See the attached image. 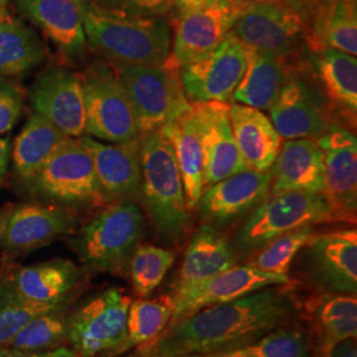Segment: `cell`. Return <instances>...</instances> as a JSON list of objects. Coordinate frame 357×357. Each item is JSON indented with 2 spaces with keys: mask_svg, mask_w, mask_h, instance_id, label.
<instances>
[{
  "mask_svg": "<svg viewBox=\"0 0 357 357\" xmlns=\"http://www.w3.org/2000/svg\"><path fill=\"white\" fill-rule=\"evenodd\" d=\"M245 66V47L229 32L213 51L180 66L187 100L190 102H231Z\"/></svg>",
  "mask_w": 357,
  "mask_h": 357,
  "instance_id": "cell-11",
  "label": "cell"
},
{
  "mask_svg": "<svg viewBox=\"0 0 357 357\" xmlns=\"http://www.w3.org/2000/svg\"><path fill=\"white\" fill-rule=\"evenodd\" d=\"M89 151L105 205L141 196L142 135L134 141L103 144L82 135L78 138Z\"/></svg>",
  "mask_w": 357,
  "mask_h": 357,
  "instance_id": "cell-19",
  "label": "cell"
},
{
  "mask_svg": "<svg viewBox=\"0 0 357 357\" xmlns=\"http://www.w3.org/2000/svg\"><path fill=\"white\" fill-rule=\"evenodd\" d=\"M286 1H287V3H290V4H291V0H286Z\"/></svg>",
  "mask_w": 357,
  "mask_h": 357,
  "instance_id": "cell-52",
  "label": "cell"
},
{
  "mask_svg": "<svg viewBox=\"0 0 357 357\" xmlns=\"http://www.w3.org/2000/svg\"><path fill=\"white\" fill-rule=\"evenodd\" d=\"M324 153V192L333 220L355 222L357 211V141L349 128L332 125L315 139Z\"/></svg>",
  "mask_w": 357,
  "mask_h": 357,
  "instance_id": "cell-14",
  "label": "cell"
},
{
  "mask_svg": "<svg viewBox=\"0 0 357 357\" xmlns=\"http://www.w3.org/2000/svg\"><path fill=\"white\" fill-rule=\"evenodd\" d=\"M11 259L0 262V345L10 340L28 321L41 314L65 308L68 305H38L26 301L15 290L11 281Z\"/></svg>",
  "mask_w": 357,
  "mask_h": 357,
  "instance_id": "cell-35",
  "label": "cell"
},
{
  "mask_svg": "<svg viewBox=\"0 0 357 357\" xmlns=\"http://www.w3.org/2000/svg\"><path fill=\"white\" fill-rule=\"evenodd\" d=\"M205 155V188L246 169L234 139L227 102H191Z\"/></svg>",
  "mask_w": 357,
  "mask_h": 357,
  "instance_id": "cell-21",
  "label": "cell"
},
{
  "mask_svg": "<svg viewBox=\"0 0 357 357\" xmlns=\"http://www.w3.org/2000/svg\"><path fill=\"white\" fill-rule=\"evenodd\" d=\"M245 47L246 66L243 78L231 96V102L268 110L283 85L290 79L289 63L271 52Z\"/></svg>",
  "mask_w": 357,
  "mask_h": 357,
  "instance_id": "cell-29",
  "label": "cell"
},
{
  "mask_svg": "<svg viewBox=\"0 0 357 357\" xmlns=\"http://www.w3.org/2000/svg\"><path fill=\"white\" fill-rule=\"evenodd\" d=\"M308 44L315 51L336 50L357 54L356 0H323L319 3Z\"/></svg>",
  "mask_w": 357,
  "mask_h": 357,
  "instance_id": "cell-30",
  "label": "cell"
},
{
  "mask_svg": "<svg viewBox=\"0 0 357 357\" xmlns=\"http://www.w3.org/2000/svg\"><path fill=\"white\" fill-rule=\"evenodd\" d=\"M82 19L86 45L109 63L159 65L171 54L167 16L118 13L82 0Z\"/></svg>",
  "mask_w": 357,
  "mask_h": 357,
  "instance_id": "cell-2",
  "label": "cell"
},
{
  "mask_svg": "<svg viewBox=\"0 0 357 357\" xmlns=\"http://www.w3.org/2000/svg\"><path fill=\"white\" fill-rule=\"evenodd\" d=\"M66 307L41 314L28 321L1 347L17 351H50L68 343Z\"/></svg>",
  "mask_w": 357,
  "mask_h": 357,
  "instance_id": "cell-36",
  "label": "cell"
},
{
  "mask_svg": "<svg viewBox=\"0 0 357 357\" xmlns=\"http://www.w3.org/2000/svg\"><path fill=\"white\" fill-rule=\"evenodd\" d=\"M106 10L139 16H167L174 10L172 0H88Z\"/></svg>",
  "mask_w": 357,
  "mask_h": 357,
  "instance_id": "cell-41",
  "label": "cell"
},
{
  "mask_svg": "<svg viewBox=\"0 0 357 357\" xmlns=\"http://www.w3.org/2000/svg\"><path fill=\"white\" fill-rule=\"evenodd\" d=\"M78 215L73 208L44 203L13 204L6 230L0 238L4 257L26 255L56 238L75 233Z\"/></svg>",
  "mask_w": 357,
  "mask_h": 357,
  "instance_id": "cell-13",
  "label": "cell"
},
{
  "mask_svg": "<svg viewBox=\"0 0 357 357\" xmlns=\"http://www.w3.org/2000/svg\"><path fill=\"white\" fill-rule=\"evenodd\" d=\"M330 221L333 216L323 195L287 192L268 196L246 218L231 245L236 253L250 257L286 233Z\"/></svg>",
  "mask_w": 357,
  "mask_h": 357,
  "instance_id": "cell-7",
  "label": "cell"
},
{
  "mask_svg": "<svg viewBox=\"0 0 357 357\" xmlns=\"http://www.w3.org/2000/svg\"><path fill=\"white\" fill-rule=\"evenodd\" d=\"M302 250L307 278L321 293H357L355 228L314 233Z\"/></svg>",
  "mask_w": 357,
  "mask_h": 357,
  "instance_id": "cell-12",
  "label": "cell"
},
{
  "mask_svg": "<svg viewBox=\"0 0 357 357\" xmlns=\"http://www.w3.org/2000/svg\"><path fill=\"white\" fill-rule=\"evenodd\" d=\"M299 1H301V0H291V4H293L294 7H296V8H298Z\"/></svg>",
  "mask_w": 357,
  "mask_h": 357,
  "instance_id": "cell-51",
  "label": "cell"
},
{
  "mask_svg": "<svg viewBox=\"0 0 357 357\" xmlns=\"http://www.w3.org/2000/svg\"><path fill=\"white\" fill-rule=\"evenodd\" d=\"M13 204H6L4 206L0 208V238L6 230L7 227V222H8V218L10 215L13 212Z\"/></svg>",
  "mask_w": 357,
  "mask_h": 357,
  "instance_id": "cell-46",
  "label": "cell"
},
{
  "mask_svg": "<svg viewBox=\"0 0 357 357\" xmlns=\"http://www.w3.org/2000/svg\"><path fill=\"white\" fill-rule=\"evenodd\" d=\"M268 112L283 141L317 139L335 125L319 90L301 78H290L283 85Z\"/></svg>",
  "mask_w": 357,
  "mask_h": 357,
  "instance_id": "cell-18",
  "label": "cell"
},
{
  "mask_svg": "<svg viewBox=\"0 0 357 357\" xmlns=\"http://www.w3.org/2000/svg\"><path fill=\"white\" fill-rule=\"evenodd\" d=\"M85 135L109 143H123L141 137L126 90L110 65L93 64L82 75Z\"/></svg>",
  "mask_w": 357,
  "mask_h": 357,
  "instance_id": "cell-9",
  "label": "cell"
},
{
  "mask_svg": "<svg viewBox=\"0 0 357 357\" xmlns=\"http://www.w3.org/2000/svg\"><path fill=\"white\" fill-rule=\"evenodd\" d=\"M0 357H84L73 348L59 347L50 351H17L0 345Z\"/></svg>",
  "mask_w": 357,
  "mask_h": 357,
  "instance_id": "cell-42",
  "label": "cell"
},
{
  "mask_svg": "<svg viewBox=\"0 0 357 357\" xmlns=\"http://www.w3.org/2000/svg\"><path fill=\"white\" fill-rule=\"evenodd\" d=\"M10 159H11V143L8 138L0 137V185L8 175L10 169Z\"/></svg>",
  "mask_w": 357,
  "mask_h": 357,
  "instance_id": "cell-43",
  "label": "cell"
},
{
  "mask_svg": "<svg viewBox=\"0 0 357 357\" xmlns=\"http://www.w3.org/2000/svg\"><path fill=\"white\" fill-rule=\"evenodd\" d=\"M237 265V253L225 234L204 222L192 236L174 283L172 296L185 293Z\"/></svg>",
  "mask_w": 357,
  "mask_h": 357,
  "instance_id": "cell-24",
  "label": "cell"
},
{
  "mask_svg": "<svg viewBox=\"0 0 357 357\" xmlns=\"http://www.w3.org/2000/svg\"><path fill=\"white\" fill-rule=\"evenodd\" d=\"M33 112L44 116L69 138L85 135V103L81 75L64 68H50L36 78L29 91Z\"/></svg>",
  "mask_w": 357,
  "mask_h": 357,
  "instance_id": "cell-16",
  "label": "cell"
},
{
  "mask_svg": "<svg viewBox=\"0 0 357 357\" xmlns=\"http://www.w3.org/2000/svg\"><path fill=\"white\" fill-rule=\"evenodd\" d=\"M206 357H250L243 348H238V349H231V351H225V352H220V354H215V355H211V356Z\"/></svg>",
  "mask_w": 357,
  "mask_h": 357,
  "instance_id": "cell-47",
  "label": "cell"
},
{
  "mask_svg": "<svg viewBox=\"0 0 357 357\" xmlns=\"http://www.w3.org/2000/svg\"><path fill=\"white\" fill-rule=\"evenodd\" d=\"M109 65L126 90L141 135L160 130L191 106L171 54L163 64Z\"/></svg>",
  "mask_w": 357,
  "mask_h": 357,
  "instance_id": "cell-5",
  "label": "cell"
},
{
  "mask_svg": "<svg viewBox=\"0 0 357 357\" xmlns=\"http://www.w3.org/2000/svg\"><path fill=\"white\" fill-rule=\"evenodd\" d=\"M306 310L318 357H330L336 345L356 339V294L321 293L308 299Z\"/></svg>",
  "mask_w": 357,
  "mask_h": 357,
  "instance_id": "cell-28",
  "label": "cell"
},
{
  "mask_svg": "<svg viewBox=\"0 0 357 357\" xmlns=\"http://www.w3.org/2000/svg\"><path fill=\"white\" fill-rule=\"evenodd\" d=\"M44 59L43 44L29 26L11 16L0 23V77L23 76Z\"/></svg>",
  "mask_w": 357,
  "mask_h": 357,
  "instance_id": "cell-32",
  "label": "cell"
},
{
  "mask_svg": "<svg viewBox=\"0 0 357 357\" xmlns=\"http://www.w3.org/2000/svg\"><path fill=\"white\" fill-rule=\"evenodd\" d=\"M175 262V255L160 246L139 243L128 262L132 290L139 298H149L166 278Z\"/></svg>",
  "mask_w": 357,
  "mask_h": 357,
  "instance_id": "cell-37",
  "label": "cell"
},
{
  "mask_svg": "<svg viewBox=\"0 0 357 357\" xmlns=\"http://www.w3.org/2000/svg\"><path fill=\"white\" fill-rule=\"evenodd\" d=\"M15 4L68 60L84 54L86 38L82 0H15Z\"/></svg>",
  "mask_w": 357,
  "mask_h": 357,
  "instance_id": "cell-23",
  "label": "cell"
},
{
  "mask_svg": "<svg viewBox=\"0 0 357 357\" xmlns=\"http://www.w3.org/2000/svg\"><path fill=\"white\" fill-rule=\"evenodd\" d=\"M270 174V196L287 192L323 195L324 153L315 139L301 138L282 142Z\"/></svg>",
  "mask_w": 357,
  "mask_h": 357,
  "instance_id": "cell-22",
  "label": "cell"
},
{
  "mask_svg": "<svg viewBox=\"0 0 357 357\" xmlns=\"http://www.w3.org/2000/svg\"><path fill=\"white\" fill-rule=\"evenodd\" d=\"M243 349L250 357H311L308 335L291 324L268 331Z\"/></svg>",
  "mask_w": 357,
  "mask_h": 357,
  "instance_id": "cell-39",
  "label": "cell"
},
{
  "mask_svg": "<svg viewBox=\"0 0 357 357\" xmlns=\"http://www.w3.org/2000/svg\"><path fill=\"white\" fill-rule=\"evenodd\" d=\"M172 1H174V10L176 11V17H180L185 13L202 8L211 0H172Z\"/></svg>",
  "mask_w": 357,
  "mask_h": 357,
  "instance_id": "cell-44",
  "label": "cell"
},
{
  "mask_svg": "<svg viewBox=\"0 0 357 357\" xmlns=\"http://www.w3.org/2000/svg\"><path fill=\"white\" fill-rule=\"evenodd\" d=\"M237 1H240V3H243V4H252V3H257V1H266V0H237ZM286 1V0H284Z\"/></svg>",
  "mask_w": 357,
  "mask_h": 357,
  "instance_id": "cell-49",
  "label": "cell"
},
{
  "mask_svg": "<svg viewBox=\"0 0 357 357\" xmlns=\"http://www.w3.org/2000/svg\"><path fill=\"white\" fill-rule=\"evenodd\" d=\"M144 234V213L135 200L103 206L70 241L81 265L91 271L123 274Z\"/></svg>",
  "mask_w": 357,
  "mask_h": 357,
  "instance_id": "cell-4",
  "label": "cell"
},
{
  "mask_svg": "<svg viewBox=\"0 0 357 357\" xmlns=\"http://www.w3.org/2000/svg\"><path fill=\"white\" fill-rule=\"evenodd\" d=\"M229 119L246 169L268 172L283 142L270 118L255 107L230 103Z\"/></svg>",
  "mask_w": 357,
  "mask_h": 357,
  "instance_id": "cell-27",
  "label": "cell"
},
{
  "mask_svg": "<svg viewBox=\"0 0 357 357\" xmlns=\"http://www.w3.org/2000/svg\"><path fill=\"white\" fill-rule=\"evenodd\" d=\"M290 283V277L268 274L249 264H237L236 266L206 280L197 287L172 296L174 314L169 326L191 317L205 307L228 303L265 287Z\"/></svg>",
  "mask_w": 357,
  "mask_h": 357,
  "instance_id": "cell-17",
  "label": "cell"
},
{
  "mask_svg": "<svg viewBox=\"0 0 357 357\" xmlns=\"http://www.w3.org/2000/svg\"><path fill=\"white\" fill-rule=\"evenodd\" d=\"M174 314L172 294H162L153 299H131L128 311V340L125 349L149 347L166 331Z\"/></svg>",
  "mask_w": 357,
  "mask_h": 357,
  "instance_id": "cell-34",
  "label": "cell"
},
{
  "mask_svg": "<svg viewBox=\"0 0 357 357\" xmlns=\"http://www.w3.org/2000/svg\"><path fill=\"white\" fill-rule=\"evenodd\" d=\"M8 0H0V7H7Z\"/></svg>",
  "mask_w": 357,
  "mask_h": 357,
  "instance_id": "cell-50",
  "label": "cell"
},
{
  "mask_svg": "<svg viewBox=\"0 0 357 357\" xmlns=\"http://www.w3.org/2000/svg\"><path fill=\"white\" fill-rule=\"evenodd\" d=\"M299 308L289 284L265 287L178 320L144 347V357H206L243 348L274 328L291 324Z\"/></svg>",
  "mask_w": 357,
  "mask_h": 357,
  "instance_id": "cell-1",
  "label": "cell"
},
{
  "mask_svg": "<svg viewBox=\"0 0 357 357\" xmlns=\"http://www.w3.org/2000/svg\"><path fill=\"white\" fill-rule=\"evenodd\" d=\"M141 199L153 229L178 243L192 228L190 211L171 143L158 130L142 135Z\"/></svg>",
  "mask_w": 357,
  "mask_h": 357,
  "instance_id": "cell-3",
  "label": "cell"
},
{
  "mask_svg": "<svg viewBox=\"0 0 357 357\" xmlns=\"http://www.w3.org/2000/svg\"><path fill=\"white\" fill-rule=\"evenodd\" d=\"M24 107V94L13 81L0 77V134L10 132Z\"/></svg>",
  "mask_w": 357,
  "mask_h": 357,
  "instance_id": "cell-40",
  "label": "cell"
},
{
  "mask_svg": "<svg viewBox=\"0 0 357 357\" xmlns=\"http://www.w3.org/2000/svg\"><path fill=\"white\" fill-rule=\"evenodd\" d=\"M172 146L190 211L205 190V155L200 126L191 106L159 130Z\"/></svg>",
  "mask_w": 357,
  "mask_h": 357,
  "instance_id": "cell-26",
  "label": "cell"
},
{
  "mask_svg": "<svg viewBox=\"0 0 357 357\" xmlns=\"http://www.w3.org/2000/svg\"><path fill=\"white\" fill-rule=\"evenodd\" d=\"M271 174L245 169L205 188L197 209L205 222L224 227L252 213L270 196Z\"/></svg>",
  "mask_w": 357,
  "mask_h": 357,
  "instance_id": "cell-20",
  "label": "cell"
},
{
  "mask_svg": "<svg viewBox=\"0 0 357 357\" xmlns=\"http://www.w3.org/2000/svg\"><path fill=\"white\" fill-rule=\"evenodd\" d=\"M245 6L237 0H211L178 17L171 44L174 61L183 66L213 51L231 31Z\"/></svg>",
  "mask_w": 357,
  "mask_h": 357,
  "instance_id": "cell-15",
  "label": "cell"
},
{
  "mask_svg": "<svg viewBox=\"0 0 357 357\" xmlns=\"http://www.w3.org/2000/svg\"><path fill=\"white\" fill-rule=\"evenodd\" d=\"M320 82L328 101L355 121L357 114L356 56L336 50H321L317 64Z\"/></svg>",
  "mask_w": 357,
  "mask_h": 357,
  "instance_id": "cell-33",
  "label": "cell"
},
{
  "mask_svg": "<svg viewBox=\"0 0 357 357\" xmlns=\"http://www.w3.org/2000/svg\"><path fill=\"white\" fill-rule=\"evenodd\" d=\"M330 357H357L356 339H349L336 345Z\"/></svg>",
  "mask_w": 357,
  "mask_h": 357,
  "instance_id": "cell-45",
  "label": "cell"
},
{
  "mask_svg": "<svg viewBox=\"0 0 357 357\" xmlns=\"http://www.w3.org/2000/svg\"><path fill=\"white\" fill-rule=\"evenodd\" d=\"M82 280V270L70 259H52L29 266H11L13 287L38 305H69Z\"/></svg>",
  "mask_w": 357,
  "mask_h": 357,
  "instance_id": "cell-25",
  "label": "cell"
},
{
  "mask_svg": "<svg viewBox=\"0 0 357 357\" xmlns=\"http://www.w3.org/2000/svg\"><path fill=\"white\" fill-rule=\"evenodd\" d=\"M314 233V227L286 233L262 246L255 255L248 257V264L268 274L289 277L295 257L302 252Z\"/></svg>",
  "mask_w": 357,
  "mask_h": 357,
  "instance_id": "cell-38",
  "label": "cell"
},
{
  "mask_svg": "<svg viewBox=\"0 0 357 357\" xmlns=\"http://www.w3.org/2000/svg\"><path fill=\"white\" fill-rule=\"evenodd\" d=\"M131 296L121 287L94 295L69 315L68 343L84 357L115 356L128 340Z\"/></svg>",
  "mask_w": 357,
  "mask_h": 357,
  "instance_id": "cell-8",
  "label": "cell"
},
{
  "mask_svg": "<svg viewBox=\"0 0 357 357\" xmlns=\"http://www.w3.org/2000/svg\"><path fill=\"white\" fill-rule=\"evenodd\" d=\"M65 138L68 137L63 131L33 112L13 143V172L16 178L23 184L29 181Z\"/></svg>",
  "mask_w": 357,
  "mask_h": 357,
  "instance_id": "cell-31",
  "label": "cell"
},
{
  "mask_svg": "<svg viewBox=\"0 0 357 357\" xmlns=\"http://www.w3.org/2000/svg\"><path fill=\"white\" fill-rule=\"evenodd\" d=\"M24 185L33 197L50 204L106 206L93 159L78 138H65Z\"/></svg>",
  "mask_w": 357,
  "mask_h": 357,
  "instance_id": "cell-6",
  "label": "cell"
},
{
  "mask_svg": "<svg viewBox=\"0 0 357 357\" xmlns=\"http://www.w3.org/2000/svg\"><path fill=\"white\" fill-rule=\"evenodd\" d=\"M308 28L299 8L284 0H266L246 4L230 33L243 45L271 52L289 63L308 43Z\"/></svg>",
  "mask_w": 357,
  "mask_h": 357,
  "instance_id": "cell-10",
  "label": "cell"
},
{
  "mask_svg": "<svg viewBox=\"0 0 357 357\" xmlns=\"http://www.w3.org/2000/svg\"><path fill=\"white\" fill-rule=\"evenodd\" d=\"M8 16H10V13L7 11V8L6 7H0V23L3 20H6Z\"/></svg>",
  "mask_w": 357,
  "mask_h": 357,
  "instance_id": "cell-48",
  "label": "cell"
},
{
  "mask_svg": "<svg viewBox=\"0 0 357 357\" xmlns=\"http://www.w3.org/2000/svg\"><path fill=\"white\" fill-rule=\"evenodd\" d=\"M128 357H135V356H128Z\"/></svg>",
  "mask_w": 357,
  "mask_h": 357,
  "instance_id": "cell-53",
  "label": "cell"
}]
</instances>
